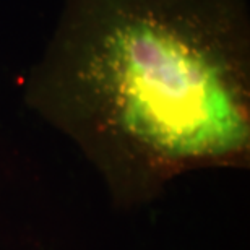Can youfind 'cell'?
<instances>
[{
  "label": "cell",
  "mask_w": 250,
  "mask_h": 250,
  "mask_svg": "<svg viewBox=\"0 0 250 250\" xmlns=\"http://www.w3.org/2000/svg\"><path fill=\"white\" fill-rule=\"evenodd\" d=\"M28 80L38 104L86 119L154 163L241 156L247 0H65Z\"/></svg>",
  "instance_id": "6da1fadb"
}]
</instances>
